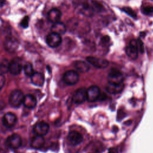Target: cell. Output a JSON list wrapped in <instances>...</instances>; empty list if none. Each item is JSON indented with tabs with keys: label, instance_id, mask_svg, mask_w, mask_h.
I'll use <instances>...</instances> for the list:
<instances>
[{
	"label": "cell",
	"instance_id": "1",
	"mask_svg": "<svg viewBox=\"0 0 153 153\" xmlns=\"http://www.w3.org/2000/svg\"><path fill=\"white\" fill-rule=\"evenodd\" d=\"M68 25L69 29L71 31L84 33V32H87L89 30V25L88 23L81 21L78 19L73 18L71 19L68 22Z\"/></svg>",
	"mask_w": 153,
	"mask_h": 153
},
{
	"label": "cell",
	"instance_id": "2",
	"mask_svg": "<svg viewBox=\"0 0 153 153\" xmlns=\"http://www.w3.org/2000/svg\"><path fill=\"white\" fill-rule=\"evenodd\" d=\"M24 94L21 90H14L10 94L9 103L13 108H19L23 103Z\"/></svg>",
	"mask_w": 153,
	"mask_h": 153
},
{
	"label": "cell",
	"instance_id": "3",
	"mask_svg": "<svg viewBox=\"0 0 153 153\" xmlns=\"http://www.w3.org/2000/svg\"><path fill=\"white\" fill-rule=\"evenodd\" d=\"M76 9L79 13L88 17L93 16L95 12L92 6L91 2V3H89L85 1H79L78 2H77Z\"/></svg>",
	"mask_w": 153,
	"mask_h": 153
},
{
	"label": "cell",
	"instance_id": "4",
	"mask_svg": "<svg viewBox=\"0 0 153 153\" xmlns=\"http://www.w3.org/2000/svg\"><path fill=\"white\" fill-rule=\"evenodd\" d=\"M108 83L112 84H121L123 83V74L118 69H112L108 75Z\"/></svg>",
	"mask_w": 153,
	"mask_h": 153
},
{
	"label": "cell",
	"instance_id": "5",
	"mask_svg": "<svg viewBox=\"0 0 153 153\" xmlns=\"http://www.w3.org/2000/svg\"><path fill=\"white\" fill-rule=\"evenodd\" d=\"M63 79L67 85H73L78 82L79 75L77 72L74 70L68 71L64 74Z\"/></svg>",
	"mask_w": 153,
	"mask_h": 153
},
{
	"label": "cell",
	"instance_id": "6",
	"mask_svg": "<svg viewBox=\"0 0 153 153\" xmlns=\"http://www.w3.org/2000/svg\"><path fill=\"white\" fill-rule=\"evenodd\" d=\"M19 41L13 36L9 35L6 37L4 41V47L9 52L13 53L16 51L19 47Z\"/></svg>",
	"mask_w": 153,
	"mask_h": 153
},
{
	"label": "cell",
	"instance_id": "7",
	"mask_svg": "<svg viewBox=\"0 0 153 153\" xmlns=\"http://www.w3.org/2000/svg\"><path fill=\"white\" fill-rule=\"evenodd\" d=\"M126 53L128 57L133 60H135L137 58L139 50L136 40L132 39L130 41L129 45L126 48Z\"/></svg>",
	"mask_w": 153,
	"mask_h": 153
},
{
	"label": "cell",
	"instance_id": "8",
	"mask_svg": "<svg viewBox=\"0 0 153 153\" xmlns=\"http://www.w3.org/2000/svg\"><path fill=\"white\" fill-rule=\"evenodd\" d=\"M49 124L43 121L37 122L33 127V132L38 136H44L49 131Z\"/></svg>",
	"mask_w": 153,
	"mask_h": 153
},
{
	"label": "cell",
	"instance_id": "9",
	"mask_svg": "<svg viewBox=\"0 0 153 153\" xmlns=\"http://www.w3.org/2000/svg\"><path fill=\"white\" fill-rule=\"evenodd\" d=\"M86 60L90 64L99 69L106 68L109 65V62L108 60L96 57L88 56L86 57Z\"/></svg>",
	"mask_w": 153,
	"mask_h": 153
},
{
	"label": "cell",
	"instance_id": "10",
	"mask_svg": "<svg viewBox=\"0 0 153 153\" xmlns=\"http://www.w3.org/2000/svg\"><path fill=\"white\" fill-rule=\"evenodd\" d=\"M22 138L21 137L16 133L12 134L9 136L6 140L7 145L11 149H16L19 148L22 145Z\"/></svg>",
	"mask_w": 153,
	"mask_h": 153
},
{
	"label": "cell",
	"instance_id": "11",
	"mask_svg": "<svg viewBox=\"0 0 153 153\" xmlns=\"http://www.w3.org/2000/svg\"><path fill=\"white\" fill-rule=\"evenodd\" d=\"M100 93L99 87L91 85L87 90V100L90 102H95L99 99Z\"/></svg>",
	"mask_w": 153,
	"mask_h": 153
},
{
	"label": "cell",
	"instance_id": "12",
	"mask_svg": "<svg viewBox=\"0 0 153 153\" xmlns=\"http://www.w3.org/2000/svg\"><path fill=\"white\" fill-rule=\"evenodd\" d=\"M72 100L76 104H81L87 100V90L80 88L75 91L73 94Z\"/></svg>",
	"mask_w": 153,
	"mask_h": 153
},
{
	"label": "cell",
	"instance_id": "13",
	"mask_svg": "<svg viewBox=\"0 0 153 153\" xmlns=\"http://www.w3.org/2000/svg\"><path fill=\"white\" fill-rule=\"evenodd\" d=\"M46 42L49 47L56 48L60 45L62 42V38L60 35L51 32L47 35Z\"/></svg>",
	"mask_w": 153,
	"mask_h": 153
},
{
	"label": "cell",
	"instance_id": "14",
	"mask_svg": "<svg viewBox=\"0 0 153 153\" xmlns=\"http://www.w3.org/2000/svg\"><path fill=\"white\" fill-rule=\"evenodd\" d=\"M17 121L16 115L13 112H7L2 117V123L7 128H11L15 126Z\"/></svg>",
	"mask_w": 153,
	"mask_h": 153
},
{
	"label": "cell",
	"instance_id": "15",
	"mask_svg": "<svg viewBox=\"0 0 153 153\" xmlns=\"http://www.w3.org/2000/svg\"><path fill=\"white\" fill-rule=\"evenodd\" d=\"M22 69V65L20 60L14 59L9 63L8 71L12 75H18Z\"/></svg>",
	"mask_w": 153,
	"mask_h": 153
},
{
	"label": "cell",
	"instance_id": "16",
	"mask_svg": "<svg viewBox=\"0 0 153 153\" xmlns=\"http://www.w3.org/2000/svg\"><path fill=\"white\" fill-rule=\"evenodd\" d=\"M68 140L72 145H77L83 140L82 136L76 131H71L68 135Z\"/></svg>",
	"mask_w": 153,
	"mask_h": 153
},
{
	"label": "cell",
	"instance_id": "17",
	"mask_svg": "<svg viewBox=\"0 0 153 153\" xmlns=\"http://www.w3.org/2000/svg\"><path fill=\"white\" fill-rule=\"evenodd\" d=\"M62 17L61 11L57 8H52L51 9L47 14V18L50 22L53 23L59 22Z\"/></svg>",
	"mask_w": 153,
	"mask_h": 153
},
{
	"label": "cell",
	"instance_id": "18",
	"mask_svg": "<svg viewBox=\"0 0 153 153\" xmlns=\"http://www.w3.org/2000/svg\"><path fill=\"white\" fill-rule=\"evenodd\" d=\"M124 88V84H112L108 83L106 86V90L111 94H118L121 93Z\"/></svg>",
	"mask_w": 153,
	"mask_h": 153
},
{
	"label": "cell",
	"instance_id": "19",
	"mask_svg": "<svg viewBox=\"0 0 153 153\" xmlns=\"http://www.w3.org/2000/svg\"><path fill=\"white\" fill-rule=\"evenodd\" d=\"M36 99L32 94H26L24 97L23 104L27 108H33L36 105Z\"/></svg>",
	"mask_w": 153,
	"mask_h": 153
},
{
	"label": "cell",
	"instance_id": "20",
	"mask_svg": "<svg viewBox=\"0 0 153 153\" xmlns=\"http://www.w3.org/2000/svg\"><path fill=\"white\" fill-rule=\"evenodd\" d=\"M66 26L60 22L54 23L51 27V30L53 33H55L60 35L64 34L66 32Z\"/></svg>",
	"mask_w": 153,
	"mask_h": 153
},
{
	"label": "cell",
	"instance_id": "21",
	"mask_svg": "<svg viewBox=\"0 0 153 153\" xmlns=\"http://www.w3.org/2000/svg\"><path fill=\"white\" fill-rule=\"evenodd\" d=\"M74 66L76 71L81 73L87 72L90 68V65L87 63L82 60H76L74 62Z\"/></svg>",
	"mask_w": 153,
	"mask_h": 153
},
{
	"label": "cell",
	"instance_id": "22",
	"mask_svg": "<svg viewBox=\"0 0 153 153\" xmlns=\"http://www.w3.org/2000/svg\"><path fill=\"white\" fill-rule=\"evenodd\" d=\"M31 82L36 86H42L44 82V75L40 72H34L30 76Z\"/></svg>",
	"mask_w": 153,
	"mask_h": 153
},
{
	"label": "cell",
	"instance_id": "23",
	"mask_svg": "<svg viewBox=\"0 0 153 153\" xmlns=\"http://www.w3.org/2000/svg\"><path fill=\"white\" fill-rule=\"evenodd\" d=\"M45 143V140L42 136L36 135L33 137L30 142V146L35 149H39L43 146Z\"/></svg>",
	"mask_w": 153,
	"mask_h": 153
},
{
	"label": "cell",
	"instance_id": "24",
	"mask_svg": "<svg viewBox=\"0 0 153 153\" xmlns=\"http://www.w3.org/2000/svg\"><path fill=\"white\" fill-rule=\"evenodd\" d=\"M23 69L26 75L29 76H31V75L35 72L33 71L32 65L30 62H26L25 64L23 66Z\"/></svg>",
	"mask_w": 153,
	"mask_h": 153
},
{
	"label": "cell",
	"instance_id": "25",
	"mask_svg": "<svg viewBox=\"0 0 153 153\" xmlns=\"http://www.w3.org/2000/svg\"><path fill=\"white\" fill-rule=\"evenodd\" d=\"M10 62L7 59H4L0 62V71L1 73H6L8 71Z\"/></svg>",
	"mask_w": 153,
	"mask_h": 153
},
{
	"label": "cell",
	"instance_id": "26",
	"mask_svg": "<svg viewBox=\"0 0 153 153\" xmlns=\"http://www.w3.org/2000/svg\"><path fill=\"white\" fill-rule=\"evenodd\" d=\"M142 11L143 13H144L146 15H150L153 13V7L150 5H147L145 7H143L142 9Z\"/></svg>",
	"mask_w": 153,
	"mask_h": 153
},
{
	"label": "cell",
	"instance_id": "27",
	"mask_svg": "<svg viewBox=\"0 0 153 153\" xmlns=\"http://www.w3.org/2000/svg\"><path fill=\"white\" fill-rule=\"evenodd\" d=\"M122 10L123 11H124L126 13H127V14H128L129 16H130L131 17H133V18H135L136 17V14L130 7H124V8H122Z\"/></svg>",
	"mask_w": 153,
	"mask_h": 153
},
{
	"label": "cell",
	"instance_id": "28",
	"mask_svg": "<svg viewBox=\"0 0 153 153\" xmlns=\"http://www.w3.org/2000/svg\"><path fill=\"white\" fill-rule=\"evenodd\" d=\"M29 25V17L28 16H25V17L23 18L20 22V26L22 27L26 28Z\"/></svg>",
	"mask_w": 153,
	"mask_h": 153
},
{
	"label": "cell",
	"instance_id": "29",
	"mask_svg": "<svg viewBox=\"0 0 153 153\" xmlns=\"http://www.w3.org/2000/svg\"><path fill=\"white\" fill-rule=\"evenodd\" d=\"M137 47H138L139 51H140L142 53H143L144 47H143V44L142 41L140 39H138L137 41Z\"/></svg>",
	"mask_w": 153,
	"mask_h": 153
},
{
	"label": "cell",
	"instance_id": "30",
	"mask_svg": "<svg viewBox=\"0 0 153 153\" xmlns=\"http://www.w3.org/2000/svg\"><path fill=\"white\" fill-rule=\"evenodd\" d=\"M5 78L4 76L2 74H0V90H1L4 87L5 84Z\"/></svg>",
	"mask_w": 153,
	"mask_h": 153
},
{
	"label": "cell",
	"instance_id": "31",
	"mask_svg": "<svg viewBox=\"0 0 153 153\" xmlns=\"http://www.w3.org/2000/svg\"><path fill=\"white\" fill-rule=\"evenodd\" d=\"M109 41H110V38L108 35L104 36L101 38V43L103 45L108 44L109 42Z\"/></svg>",
	"mask_w": 153,
	"mask_h": 153
},
{
	"label": "cell",
	"instance_id": "32",
	"mask_svg": "<svg viewBox=\"0 0 153 153\" xmlns=\"http://www.w3.org/2000/svg\"><path fill=\"white\" fill-rule=\"evenodd\" d=\"M108 153H118V152L117 149L114 148H111V149L109 150Z\"/></svg>",
	"mask_w": 153,
	"mask_h": 153
},
{
	"label": "cell",
	"instance_id": "33",
	"mask_svg": "<svg viewBox=\"0 0 153 153\" xmlns=\"http://www.w3.org/2000/svg\"><path fill=\"white\" fill-rule=\"evenodd\" d=\"M5 106V103L3 102H0V111L2 110Z\"/></svg>",
	"mask_w": 153,
	"mask_h": 153
},
{
	"label": "cell",
	"instance_id": "34",
	"mask_svg": "<svg viewBox=\"0 0 153 153\" xmlns=\"http://www.w3.org/2000/svg\"><path fill=\"white\" fill-rule=\"evenodd\" d=\"M4 0H0V7L4 5Z\"/></svg>",
	"mask_w": 153,
	"mask_h": 153
}]
</instances>
